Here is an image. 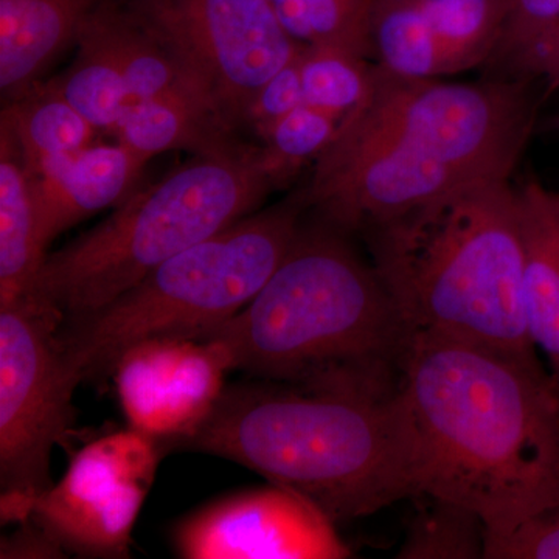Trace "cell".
I'll return each instance as SVG.
<instances>
[{
  "label": "cell",
  "instance_id": "cell-1",
  "mask_svg": "<svg viewBox=\"0 0 559 559\" xmlns=\"http://www.w3.org/2000/svg\"><path fill=\"white\" fill-rule=\"evenodd\" d=\"M539 83L412 79L374 62L366 98L314 162L308 207L362 234L454 191L511 179L535 130Z\"/></svg>",
  "mask_w": 559,
  "mask_h": 559
},
{
  "label": "cell",
  "instance_id": "cell-2",
  "mask_svg": "<svg viewBox=\"0 0 559 559\" xmlns=\"http://www.w3.org/2000/svg\"><path fill=\"white\" fill-rule=\"evenodd\" d=\"M401 393L418 495L468 507L487 538L558 506L559 382L539 356L415 333Z\"/></svg>",
  "mask_w": 559,
  "mask_h": 559
},
{
  "label": "cell",
  "instance_id": "cell-3",
  "mask_svg": "<svg viewBox=\"0 0 559 559\" xmlns=\"http://www.w3.org/2000/svg\"><path fill=\"white\" fill-rule=\"evenodd\" d=\"M347 235L323 219L301 224L263 288L205 337L230 370L308 390L400 392L414 334Z\"/></svg>",
  "mask_w": 559,
  "mask_h": 559
},
{
  "label": "cell",
  "instance_id": "cell-4",
  "mask_svg": "<svg viewBox=\"0 0 559 559\" xmlns=\"http://www.w3.org/2000/svg\"><path fill=\"white\" fill-rule=\"evenodd\" d=\"M170 448L255 471L336 525L418 495L414 425L401 389L374 396L272 381L234 385Z\"/></svg>",
  "mask_w": 559,
  "mask_h": 559
},
{
  "label": "cell",
  "instance_id": "cell-5",
  "mask_svg": "<svg viewBox=\"0 0 559 559\" xmlns=\"http://www.w3.org/2000/svg\"><path fill=\"white\" fill-rule=\"evenodd\" d=\"M412 334L538 356L524 310L520 194L488 180L362 231Z\"/></svg>",
  "mask_w": 559,
  "mask_h": 559
},
{
  "label": "cell",
  "instance_id": "cell-6",
  "mask_svg": "<svg viewBox=\"0 0 559 559\" xmlns=\"http://www.w3.org/2000/svg\"><path fill=\"white\" fill-rule=\"evenodd\" d=\"M272 190L260 146L194 156L47 255L33 301L62 323L100 310L165 261L252 215Z\"/></svg>",
  "mask_w": 559,
  "mask_h": 559
},
{
  "label": "cell",
  "instance_id": "cell-7",
  "mask_svg": "<svg viewBox=\"0 0 559 559\" xmlns=\"http://www.w3.org/2000/svg\"><path fill=\"white\" fill-rule=\"evenodd\" d=\"M308 209L297 191L165 261L100 310L62 323L58 342L70 377L79 385L110 378L123 353L145 341L205 340L263 288Z\"/></svg>",
  "mask_w": 559,
  "mask_h": 559
},
{
  "label": "cell",
  "instance_id": "cell-8",
  "mask_svg": "<svg viewBox=\"0 0 559 559\" xmlns=\"http://www.w3.org/2000/svg\"><path fill=\"white\" fill-rule=\"evenodd\" d=\"M61 319L33 304L0 308V485L2 522L31 520L53 487L51 451L76 419L58 330Z\"/></svg>",
  "mask_w": 559,
  "mask_h": 559
},
{
  "label": "cell",
  "instance_id": "cell-9",
  "mask_svg": "<svg viewBox=\"0 0 559 559\" xmlns=\"http://www.w3.org/2000/svg\"><path fill=\"white\" fill-rule=\"evenodd\" d=\"M128 9L171 50L231 130L264 84L301 49L270 0H131Z\"/></svg>",
  "mask_w": 559,
  "mask_h": 559
},
{
  "label": "cell",
  "instance_id": "cell-10",
  "mask_svg": "<svg viewBox=\"0 0 559 559\" xmlns=\"http://www.w3.org/2000/svg\"><path fill=\"white\" fill-rule=\"evenodd\" d=\"M160 454L156 440L131 428L91 441L72 455L61 480L35 500L33 520L66 551L130 557L132 530Z\"/></svg>",
  "mask_w": 559,
  "mask_h": 559
},
{
  "label": "cell",
  "instance_id": "cell-11",
  "mask_svg": "<svg viewBox=\"0 0 559 559\" xmlns=\"http://www.w3.org/2000/svg\"><path fill=\"white\" fill-rule=\"evenodd\" d=\"M187 559H342L352 550L336 524L280 485L246 489L202 507L173 530Z\"/></svg>",
  "mask_w": 559,
  "mask_h": 559
},
{
  "label": "cell",
  "instance_id": "cell-12",
  "mask_svg": "<svg viewBox=\"0 0 559 559\" xmlns=\"http://www.w3.org/2000/svg\"><path fill=\"white\" fill-rule=\"evenodd\" d=\"M227 371L229 362L215 342L160 337L124 352L110 378L130 428L165 452L212 414Z\"/></svg>",
  "mask_w": 559,
  "mask_h": 559
},
{
  "label": "cell",
  "instance_id": "cell-13",
  "mask_svg": "<svg viewBox=\"0 0 559 559\" xmlns=\"http://www.w3.org/2000/svg\"><path fill=\"white\" fill-rule=\"evenodd\" d=\"M503 0H374V47L385 68L412 79H447L495 53Z\"/></svg>",
  "mask_w": 559,
  "mask_h": 559
},
{
  "label": "cell",
  "instance_id": "cell-14",
  "mask_svg": "<svg viewBox=\"0 0 559 559\" xmlns=\"http://www.w3.org/2000/svg\"><path fill=\"white\" fill-rule=\"evenodd\" d=\"M146 162L123 143L95 142L31 175L43 245L131 197Z\"/></svg>",
  "mask_w": 559,
  "mask_h": 559
},
{
  "label": "cell",
  "instance_id": "cell-15",
  "mask_svg": "<svg viewBox=\"0 0 559 559\" xmlns=\"http://www.w3.org/2000/svg\"><path fill=\"white\" fill-rule=\"evenodd\" d=\"M105 0H0V90L3 103L22 97Z\"/></svg>",
  "mask_w": 559,
  "mask_h": 559
},
{
  "label": "cell",
  "instance_id": "cell-16",
  "mask_svg": "<svg viewBox=\"0 0 559 559\" xmlns=\"http://www.w3.org/2000/svg\"><path fill=\"white\" fill-rule=\"evenodd\" d=\"M518 194L525 246V320L530 340L559 382V191L527 178Z\"/></svg>",
  "mask_w": 559,
  "mask_h": 559
},
{
  "label": "cell",
  "instance_id": "cell-17",
  "mask_svg": "<svg viewBox=\"0 0 559 559\" xmlns=\"http://www.w3.org/2000/svg\"><path fill=\"white\" fill-rule=\"evenodd\" d=\"M112 135L146 160L170 151L216 156L245 146L210 103L191 91L132 103Z\"/></svg>",
  "mask_w": 559,
  "mask_h": 559
},
{
  "label": "cell",
  "instance_id": "cell-18",
  "mask_svg": "<svg viewBox=\"0 0 559 559\" xmlns=\"http://www.w3.org/2000/svg\"><path fill=\"white\" fill-rule=\"evenodd\" d=\"M47 255L31 173L9 132L0 130V308L33 301Z\"/></svg>",
  "mask_w": 559,
  "mask_h": 559
},
{
  "label": "cell",
  "instance_id": "cell-19",
  "mask_svg": "<svg viewBox=\"0 0 559 559\" xmlns=\"http://www.w3.org/2000/svg\"><path fill=\"white\" fill-rule=\"evenodd\" d=\"M0 130L14 140L31 175L87 148L100 134L51 81L5 103Z\"/></svg>",
  "mask_w": 559,
  "mask_h": 559
},
{
  "label": "cell",
  "instance_id": "cell-20",
  "mask_svg": "<svg viewBox=\"0 0 559 559\" xmlns=\"http://www.w3.org/2000/svg\"><path fill=\"white\" fill-rule=\"evenodd\" d=\"M98 7L81 27L72 66L51 83L95 130L114 134L134 98L98 16Z\"/></svg>",
  "mask_w": 559,
  "mask_h": 559
},
{
  "label": "cell",
  "instance_id": "cell-21",
  "mask_svg": "<svg viewBox=\"0 0 559 559\" xmlns=\"http://www.w3.org/2000/svg\"><path fill=\"white\" fill-rule=\"evenodd\" d=\"M97 11L134 102L178 91L197 92L202 97L171 50L130 9L105 0Z\"/></svg>",
  "mask_w": 559,
  "mask_h": 559
},
{
  "label": "cell",
  "instance_id": "cell-22",
  "mask_svg": "<svg viewBox=\"0 0 559 559\" xmlns=\"http://www.w3.org/2000/svg\"><path fill=\"white\" fill-rule=\"evenodd\" d=\"M417 502L396 558H484L487 527L479 514L439 496H412Z\"/></svg>",
  "mask_w": 559,
  "mask_h": 559
},
{
  "label": "cell",
  "instance_id": "cell-23",
  "mask_svg": "<svg viewBox=\"0 0 559 559\" xmlns=\"http://www.w3.org/2000/svg\"><path fill=\"white\" fill-rule=\"evenodd\" d=\"M305 103L344 119L366 98L374 61L334 46H304L297 57Z\"/></svg>",
  "mask_w": 559,
  "mask_h": 559
},
{
  "label": "cell",
  "instance_id": "cell-24",
  "mask_svg": "<svg viewBox=\"0 0 559 559\" xmlns=\"http://www.w3.org/2000/svg\"><path fill=\"white\" fill-rule=\"evenodd\" d=\"M341 121V117L305 103L271 128L260 146V157L275 189L288 186L308 162L319 159Z\"/></svg>",
  "mask_w": 559,
  "mask_h": 559
},
{
  "label": "cell",
  "instance_id": "cell-25",
  "mask_svg": "<svg viewBox=\"0 0 559 559\" xmlns=\"http://www.w3.org/2000/svg\"><path fill=\"white\" fill-rule=\"evenodd\" d=\"M502 35L485 66L495 79H527V62L559 24V0H503Z\"/></svg>",
  "mask_w": 559,
  "mask_h": 559
},
{
  "label": "cell",
  "instance_id": "cell-26",
  "mask_svg": "<svg viewBox=\"0 0 559 559\" xmlns=\"http://www.w3.org/2000/svg\"><path fill=\"white\" fill-rule=\"evenodd\" d=\"M484 559H559V503L533 514L509 535L487 538Z\"/></svg>",
  "mask_w": 559,
  "mask_h": 559
},
{
  "label": "cell",
  "instance_id": "cell-27",
  "mask_svg": "<svg viewBox=\"0 0 559 559\" xmlns=\"http://www.w3.org/2000/svg\"><path fill=\"white\" fill-rule=\"evenodd\" d=\"M297 57L264 84L263 90L257 95L255 102L250 106L246 127L252 128L261 139L286 114L305 105Z\"/></svg>",
  "mask_w": 559,
  "mask_h": 559
},
{
  "label": "cell",
  "instance_id": "cell-28",
  "mask_svg": "<svg viewBox=\"0 0 559 559\" xmlns=\"http://www.w3.org/2000/svg\"><path fill=\"white\" fill-rule=\"evenodd\" d=\"M21 532L14 533L10 539H3L2 558H55L64 554L61 544L47 532L39 522L22 521Z\"/></svg>",
  "mask_w": 559,
  "mask_h": 559
},
{
  "label": "cell",
  "instance_id": "cell-29",
  "mask_svg": "<svg viewBox=\"0 0 559 559\" xmlns=\"http://www.w3.org/2000/svg\"><path fill=\"white\" fill-rule=\"evenodd\" d=\"M524 75L539 80L547 91L559 90V24L532 55Z\"/></svg>",
  "mask_w": 559,
  "mask_h": 559
},
{
  "label": "cell",
  "instance_id": "cell-30",
  "mask_svg": "<svg viewBox=\"0 0 559 559\" xmlns=\"http://www.w3.org/2000/svg\"><path fill=\"white\" fill-rule=\"evenodd\" d=\"M282 2V0H270L271 5H275V3Z\"/></svg>",
  "mask_w": 559,
  "mask_h": 559
},
{
  "label": "cell",
  "instance_id": "cell-31",
  "mask_svg": "<svg viewBox=\"0 0 559 559\" xmlns=\"http://www.w3.org/2000/svg\"><path fill=\"white\" fill-rule=\"evenodd\" d=\"M558 127H559V124H558Z\"/></svg>",
  "mask_w": 559,
  "mask_h": 559
}]
</instances>
